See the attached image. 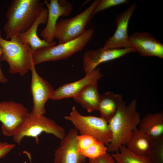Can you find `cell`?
I'll use <instances>...</instances> for the list:
<instances>
[{
	"instance_id": "obj_2",
	"label": "cell",
	"mask_w": 163,
	"mask_h": 163,
	"mask_svg": "<svg viewBox=\"0 0 163 163\" xmlns=\"http://www.w3.org/2000/svg\"><path fill=\"white\" fill-rule=\"evenodd\" d=\"M44 4L40 0H12L6 14L7 21L3 28L6 40L27 30L42 12Z\"/></svg>"
},
{
	"instance_id": "obj_5",
	"label": "cell",
	"mask_w": 163,
	"mask_h": 163,
	"mask_svg": "<svg viewBox=\"0 0 163 163\" xmlns=\"http://www.w3.org/2000/svg\"><path fill=\"white\" fill-rule=\"evenodd\" d=\"M94 30H86L78 38L51 47L39 48L33 53V62L36 65L48 61L65 59L82 50L93 36Z\"/></svg>"
},
{
	"instance_id": "obj_16",
	"label": "cell",
	"mask_w": 163,
	"mask_h": 163,
	"mask_svg": "<svg viewBox=\"0 0 163 163\" xmlns=\"http://www.w3.org/2000/svg\"><path fill=\"white\" fill-rule=\"evenodd\" d=\"M48 12L46 8H44L42 12L33 25L25 32L20 34L18 36L23 43H27L30 46L33 53L37 50L43 47H51L55 46L56 43L53 41L48 43L44 40L41 39L37 34V31L40 24H46Z\"/></svg>"
},
{
	"instance_id": "obj_6",
	"label": "cell",
	"mask_w": 163,
	"mask_h": 163,
	"mask_svg": "<svg viewBox=\"0 0 163 163\" xmlns=\"http://www.w3.org/2000/svg\"><path fill=\"white\" fill-rule=\"evenodd\" d=\"M64 119L71 122L80 135H90L107 146L111 142L112 135L108 123L101 117L84 116L73 106Z\"/></svg>"
},
{
	"instance_id": "obj_8",
	"label": "cell",
	"mask_w": 163,
	"mask_h": 163,
	"mask_svg": "<svg viewBox=\"0 0 163 163\" xmlns=\"http://www.w3.org/2000/svg\"><path fill=\"white\" fill-rule=\"evenodd\" d=\"M29 113L21 103L13 101L0 102V122L3 134L12 136Z\"/></svg>"
},
{
	"instance_id": "obj_10",
	"label": "cell",
	"mask_w": 163,
	"mask_h": 163,
	"mask_svg": "<svg viewBox=\"0 0 163 163\" xmlns=\"http://www.w3.org/2000/svg\"><path fill=\"white\" fill-rule=\"evenodd\" d=\"M43 2L48 10V18L46 25L41 31L40 35L46 41L51 43L55 38L58 18L69 16L72 11V6L71 3L64 0H50L49 2L45 0Z\"/></svg>"
},
{
	"instance_id": "obj_26",
	"label": "cell",
	"mask_w": 163,
	"mask_h": 163,
	"mask_svg": "<svg viewBox=\"0 0 163 163\" xmlns=\"http://www.w3.org/2000/svg\"><path fill=\"white\" fill-rule=\"evenodd\" d=\"M15 147V144L7 142H0V158L4 157Z\"/></svg>"
},
{
	"instance_id": "obj_22",
	"label": "cell",
	"mask_w": 163,
	"mask_h": 163,
	"mask_svg": "<svg viewBox=\"0 0 163 163\" xmlns=\"http://www.w3.org/2000/svg\"><path fill=\"white\" fill-rule=\"evenodd\" d=\"M107 152V146L102 142L97 140L79 154L86 158L92 159L98 158Z\"/></svg>"
},
{
	"instance_id": "obj_4",
	"label": "cell",
	"mask_w": 163,
	"mask_h": 163,
	"mask_svg": "<svg viewBox=\"0 0 163 163\" xmlns=\"http://www.w3.org/2000/svg\"><path fill=\"white\" fill-rule=\"evenodd\" d=\"M43 133L52 134L60 140L66 135L65 130L51 119L44 115L29 112L12 136L14 142L20 145L25 137L35 139L36 142L39 143V136Z\"/></svg>"
},
{
	"instance_id": "obj_25",
	"label": "cell",
	"mask_w": 163,
	"mask_h": 163,
	"mask_svg": "<svg viewBox=\"0 0 163 163\" xmlns=\"http://www.w3.org/2000/svg\"><path fill=\"white\" fill-rule=\"evenodd\" d=\"M88 163H116L113 158L108 152L94 159H89Z\"/></svg>"
},
{
	"instance_id": "obj_20",
	"label": "cell",
	"mask_w": 163,
	"mask_h": 163,
	"mask_svg": "<svg viewBox=\"0 0 163 163\" xmlns=\"http://www.w3.org/2000/svg\"><path fill=\"white\" fill-rule=\"evenodd\" d=\"M97 84L88 85L80 93L73 97L76 103L89 112L98 110L100 94L97 90Z\"/></svg>"
},
{
	"instance_id": "obj_1",
	"label": "cell",
	"mask_w": 163,
	"mask_h": 163,
	"mask_svg": "<svg viewBox=\"0 0 163 163\" xmlns=\"http://www.w3.org/2000/svg\"><path fill=\"white\" fill-rule=\"evenodd\" d=\"M137 106L135 99L128 104L123 100L120 102L115 114L108 123L112 139L107 146V152H118L121 146L126 145L133 131L137 128L141 119Z\"/></svg>"
},
{
	"instance_id": "obj_3",
	"label": "cell",
	"mask_w": 163,
	"mask_h": 163,
	"mask_svg": "<svg viewBox=\"0 0 163 163\" xmlns=\"http://www.w3.org/2000/svg\"><path fill=\"white\" fill-rule=\"evenodd\" d=\"M0 45L3 50L0 61L8 63L10 73L23 76L30 70L33 52L29 44L22 43L17 36L4 39L0 30Z\"/></svg>"
},
{
	"instance_id": "obj_18",
	"label": "cell",
	"mask_w": 163,
	"mask_h": 163,
	"mask_svg": "<svg viewBox=\"0 0 163 163\" xmlns=\"http://www.w3.org/2000/svg\"><path fill=\"white\" fill-rule=\"evenodd\" d=\"M139 129L153 139L163 136V112L149 113L141 119Z\"/></svg>"
},
{
	"instance_id": "obj_19",
	"label": "cell",
	"mask_w": 163,
	"mask_h": 163,
	"mask_svg": "<svg viewBox=\"0 0 163 163\" xmlns=\"http://www.w3.org/2000/svg\"><path fill=\"white\" fill-rule=\"evenodd\" d=\"M123 100L121 94L112 91L100 94L98 110L100 117L108 123L115 114L119 104Z\"/></svg>"
},
{
	"instance_id": "obj_15",
	"label": "cell",
	"mask_w": 163,
	"mask_h": 163,
	"mask_svg": "<svg viewBox=\"0 0 163 163\" xmlns=\"http://www.w3.org/2000/svg\"><path fill=\"white\" fill-rule=\"evenodd\" d=\"M129 38L132 47L141 56L163 58V44L149 33L136 32Z\"/></svg>"
},
{
	"instance_id": "obj_14",
	"label": "cell",
	"mask_w": 163,
	"mask_h": 163,
	"mask_svg": "<svg viewBox=\"0 0 163 163\" xmlns=\"http://www.w3.org/2000/svg\"><path fill=\"white\" fill-rule=\"evenodd\" d=\"M103 75L99 68H96L81 79L69 83L64 84L54 90L50 99L58 100L72 98L80 93L88 85L97 83Z\"/></svg>"
},
{
	"instance_id": "obj_13",
	"label": "cell",
	"mask_w": 163,
	"mask_h": 163,
	"mask_svg": "<svg viewBox=\"0 0 163 163\" xmlns=\"http://www.w3.org/2000/svg\"><path fill=\"white\" fill-rule=\"evenodd\" d=\"M75 129H71L61 140L54 154V163H83L86 158L79 154L77 150L76 137L78 135Z\"/></svg>"
},
{
	"instance_id": "obj_27",
	"label": "cell",
	"mask_w": 163,
	"mask_h": 163,
	"mask_svg": "<svg viewBox=\"0 0 163 163\" xmlns=\"http://www.w3.org/2000/svg\"><path fill=\"white\" fill-rule=\"evenodd\" d=\"M2 53V49L0 45V59ZM8 80V79L5 77L3 73L0 65V82L2 84H4L7 82Z\"/></svg>"
},
{
	"instance_id": "obj_12",
	"label": "cell",
	"mask_w": 163,
	"mask_h": 163,
	"mask_svg": "<svg viewBox=\"0 0 163 163\" xmlns=\"http://www.w3.org/2000/svg\"><path fill=\"white\" fill-rule=\"evenodd\" d=\"M136 8V4L134 3L118 15L116 20V30L113 35L106 40L103 48L116 49L132 47L128 35V28L129 19Z\"/></svg>"
},
{
	"instance_id": "obj_17",
	"label": "cell",
	"mask_w": 163,
	"mask_h": 163,
	"mask_svg": "<svg viewBox=\"0 0 163 163\" xmlns=\"http://www.w3.org/2000/svg\"><path fill=\"white\" fill-rule=\"evenodd\" d=\"M154 139L137 128L134 130L126 146L131 152L139 156H147Z\"/></svg>"
},
{
	"instance_id": "obj_7",
	"label": "cell",
	"mask_w": 163,
	"mask_h": 163,
	"mask_svg": "<svg viewBox=\"0 0 163 163\" xmlns=\"http://www.w3.org/2000/svg\"><path fill=\"white\" fill-rule=\"evenodd\" d=\"M99 0H95L85 10L75 16L58 21L55 38L62 44L76 39L82 35L88 23L94 15V11Z\"/></svg>"
},
{
	"instance_id": "obj_21",
	"label": "cell",
	"mask_w": 163,
	"mask_h": 163,
	"mask_svg": "<svg viewBox=\"0 0 163 163\" xmlns=\"http://www.w3.org/2000/svg\"><path fill=\"white\" fill-rule=\"evenodd\" d=\"M111 154L116 163H151L147 156L136 155L125 145L121 146L118 152Z\"/></svg>"
},
{
	"instance_id": "obj_11",
	"label": "cell",
	"mask_w": 163,
	"mask_h": 163,
	"mask_svg": "<svg viewBox=\"0 0 163 163\" xmlns=\"http://www.w3.org/2000/svg\"><path fill=\"white\" fill-rule=\"evenodd\" d=\"M136 52L133 47L123 49H105L100 48L87 50L84 54L83 66L86 75L97 68L101 63L120 58L126 54Z\"/></svg>"
},
{
	"instance_id": "obj_28",
	"label": "cell",
	"mask_w": 163,
	"mask_h": 163,
	"mask_svg": "<svg viewBox=\"0 0 163 163\" xmlns=\"http://www.w3.org/2000/svg\"><path fill=\"white\" fill-rule=\"evenodd\" d=\"M29 159L30 160V162H31V159H30H30Z\"/></svg>"
},
{
	"instance_id": "obj_24",
	"label": "cell",
	"mask_w": 163,
	"mask_h": 163,
	"mask_svg": "<svg viewBox=\"0 0 163 163\" xmlns=\"http://www.w3.org/2000/svg\"><path fill=\"white\" fill-rule=\"evenodd\" d=\"M129 2L128 0H99L95 9L94 14L112 7L127 3Z\"/></svg>"
},
{
	"instance_id": "obj_9",
	"label": "cell",
	"mask_w": 163,
	"mask_h": 163,
	"mask_svg": "<svg viewBox=\"0 0 163 163\" xmlns=\"http://www.w3.org/2000/svg\"><path fill=\"white\" fill-rule=\"evenodd\" d=\"M30 70L31 79L30 91L33 99L31 112L35 114L44 115L46 112L45 104L54 91L52 85L37 73L32 60Z\"/></svg>"
},
{
	"instance_id": "obj_23",
	"label": "cell",
	"mask_w": 163,
	"mask_h": 163,
	"mask_svg": "<svg viewBox=\"0 0 163 163\" xmlns=\"http://www.w3.org/2000/svg\"><path fill=\"white\" fill-rule=\"evenodd\" d=\"M147 156L151 163H163V136L154 139Z\"/></svg>"
}]
</instances>
